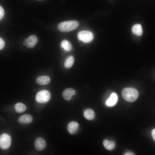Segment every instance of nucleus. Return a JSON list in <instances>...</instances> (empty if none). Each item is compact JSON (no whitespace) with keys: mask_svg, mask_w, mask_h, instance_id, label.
I'll return each instance as SVG.
<instances>
[{"mask_svg":"<svg viewBox=\"0 0 155 155\" xmlns=\"http://www.w3.org/2000/svg\"><path fill=\"white\" fill-rule=\"evenodd\" d=\"M139 92L135 89L132 88H126L123 89L122 96L126 101L133 102L139 96Z\"/></svg>","mask_w":155,"mask_h":155,"instance_id":"nucleus-1","label":"nucleus"},{"mask_svg":"<svg viewBox=\"0 0 155 155\" xmlns=\"http://www.w3.org/2000/svg\"><path fill=\"white\" fill-rule=\"evenodd\" d=\"M78 26L77 21L70 20L61 22L58 25V28L61 32H68L76 29Z\"/></svg>","mask_w":155,"mask_h":155,"instance_id":"nucleus-2","label":"nucleus"},{"mask_svg":"<svg viewBox=\"0 0 155 155\" xmlns=\"http://www.w3.org/2000/svg\"><path fill=\"white\" fill-rule=\"evenodd\" d=\"M51 97L50 92L48 90H43L37 93L36 96L35 100L38 102L44 103L48 102Z\"/></svg>","mask_w":155,"mask_h":155,"instance_id":"nucleus-3","label":"nucleus"},{"mask_svg":"<svg viewBox=\"0 0 155 155\" xmlns=\"http://www.w3.org/2000/svg\"><path fill=\"white\" fill-rule=\"evenodd\" d=\"M11 139L9 135L7 133H3L0 136V146L2 149L8 148L11 146Z\"/></svg>","mask_w":155,"mask_h":155,"instance_id":"nucleus-4","label":"nucleus"},{"mask_svg":"<svg viewBox=\"0 0 155 155\" xmlns=\"http://www.w3.org/2000/svg\"><path fill=\"white\" fill-rule=\"evenodd\" d=\"M78 39L85 43L91 42L93 38L92 33L88 31H82L79 32L78 35Z\"/></svg>","mask_w":155,"mask_h":155,"instance_id":"nucleus-5","label":"nucleus"},{"mask_svg":"<svg viewBox=\"0 0 155 155\" xmlns=\"http://www.w3.org/2000/svg\"><path fill=\"white\" fill-rule=\"evenodd\" d=\"M38 42L37 37L34 35L30 36L25 38L23 43L24 45L26 46L28 48H33Z\"/></svg>","mask_w":155,"mask_h":155,"instance_id":"nucleus-6","label":"nucleus"},{"mask_svg":"<svg viewBox=\"0 0 155 155\" xmlns=\"http://www.w3.org/2000/svg\"><path fill=\"white\" fill-rule=\"evenodd\" d=\"M118 100V97L117 94L115 92H113L106 101V105L108 106H113L116 104Z\"/></svg>","mask_w":155,"mask_h":155,"instance_id":"nucleus-7","label":"nucleus"},{"mask_svg":"<svg viewBox=\"0 0 155 155\" xmlns=\"http://www.w3.org/2000/svg\"><path fill=\"white\" fill-rule=\"evenodd\" d=\"M46 142L43 138L41 137L37 138L34 142V146L36 149L38 151L43 150L45 147Z\"/></svg>","mask_w":155,"mask_h":155,"instance_id":"nucleus-8","label":"nucleus"},{"mask_svg":"<svg viewBox=\"0 0 155 155\" xmlns=\"http://www.w3.org/2000/svg\"><path fill=\"white\" fill-rule=\"evenodd\" d=\"M75 91L72 88H68L65 89L63 92L62 96L66 100H69L71 98L72 96L75 94Z\"/></svg>","mask_w":155,"mask_h":155,"instance_id":"nucleus-9","label":"nucleus"},{"mask_svg":"<svg viewBox=\"0 0 155 155\" xmlns=\"http://www.w3.org/2000/svg\"><path fill=\"white\" fill-rule=\"evenodd\" d=\"M79 127V125L78 123L75 121H71L68 125L67 130L70 134H73L76 133Z\"/></svg>","mask_w":155,"mask_h":155,"instance_id":"nucleus-10","label":"nucleus"},{"mask_svg":"<svg viewBox=\"0 0 155 155\" xmlns=\"http://www.w3.org/2000/svg\"><path fill=\"white\" fill-rule=\"evenodd\" d=\"M36 82L39 85H46L50 82V78L49 77L47 76H41L37 78Z\"/></svg>","mask_w":155,"mask_h":155,"instance_id":"nucleus-11","label":"nucleus"},{"mask_svg":"<svg viewBox=\"0 0 155 155\" xmlns=\"http://www.w3.org/2000/svg\"><path fill=\"white\" fill-rule=\"evenodd\" d=\"M32 119V116L30 115L25 114L19 118L18 121L21 123L27 124L31 123Z\"/></svg>","mask_w":155,"mask_h":155,"instance_id":"nucleus-12","label":"nucleus"},{"mask_svg":"<svg viewBox=\"0 0 155 155\" xmlns=\"http://www.w3.org/2000/svg\"><path fill=\"white\" fill-rule=\"evenodd\" d=\"M131 30L133 33L137 36H140L143 33V30L140 24H136L133 25Z\"/></svg>","mask_w":155,"mask_h":155,"instance_id":"nucleus-13","label":"nucleus"},{"mask_svg":"<svg viewBox=\"0 0 155 155\" xmlns=\"http://www.w3.org/2000/svg\"><path fill=\"white\" fill-rule=\"evenodd\" d=\"M84 117L87 119L91 120L93 119L95 116L94 111L91 109H86L84 112Z\"/></svg>","mask_w":155,"mask_h":155,"instance_id":"nucleus-14","label":"nucleus"},{"mask_svg":"<svg viewBox=\"0 0 155 155\" xmlns=\"http://www.w3.org/2000/svg\"><path fill=\"white\" fill-rule=\"evenodd\" d=\"M103 144L105 148L108 150H113L115 146V143L113 141L105 140H104Z\"/></svg>","mask_w":155,"mask_h":155,"instance_id":"nucleus-15","label":"nucleus"},{"mask_svg":"<svg viewBox=\"0 0 155 155\" xmlns=\"http://www.w3.org/2000/svg\"><path fill=\"white\" fill-rule=\"evenodd\" d=\"M14 107L16 111L18 113H21L24 112L26 109V105L21 102L16 103Z\"/></svg>","mask_w":155,"mask_h":155,"instance_id":"nucleus-16","label":"nucleus"},{"mask_svg":"<svg viewBox=\"0 0 155 155\" xmlns=\"http://www.w3.org/2000/svg\"><path fill=\"white\" fill-rule=\"evenodd\" d=\"M61 46L66 51H70L72 49L71 44L66 40H63L61 43Z\"/></svg>","mask_w":155,"mask_h":155,"instance_id":"nucleus-17","label":"nucleus"},{"mask_svg":"<svg viewBox=\"0 0 155 155\" xmlns=\"http://www.w3.org/2000/svg\"><path fill=\"white\" fill-rule=\"evenodd\" d=\"M74 62V58L72 56H70L66 59L64 63V66L66 68H70L73 65Z\"/></svg>","mask_w":155,"mask_h":155,"instance_id":"nucleus-18","label":"nucleus"},{"mask_svg":"<svg viewBox=\"0 0 155 155\" xmlns=\"http://www.w3.org/2000/svg\"><path fill=\"white\" fill-rule=\"evenodd\" d=\"M4 10L1 6H0V20H1L3 16H4Z\"/></svg>","mask_w":155,"mask_h":155,"instance_id":"nucleus-19","label":"nucleus"},{"mask_svg":"<svg viewBox=\"0 0 155 155\" xmlns=\"http://www.w3.org/2000/svg\"><path fill=\"white\" fill-rule=\"evenodd\" d=\"M5 45V42L4 40L1 38H0V50H2L4 47Z\"/></svg>","mask_w":155,"mask_h":155,"instance_id":"nucleus-20","label":"nucleus"},{"mask_svg":"<svg viewBox=\"0 0 155 155\" xmlns=\"http://www.w3.org/2000/svg\"><path fill=\"white\" fill-rule=\"evenodd\" d=\"M152 135L154 140L155 141V129H153L152 131Z\"/></svg>","mask_w":155,"mask_h":155,"instance_id":"nucleus-21","label":"nucleus"},{"mask_svg":"<svg viewBox=\"0 0 155 155\" xmlns=\"http://www.w3.org/2000/svg\"><path fill=\"white\" fill-rule=\"evenodd\" d=\"M124 155H134V154L130 152H126L124 154Z\"/></svg>","mask_w":155,"mask_h":155,"instance_id":"nucleus-22","label":"nucleus"},{"mask_svg":"<svg viewBox=\"0 0 155 155\" xmlns=\"http://www.w3.org/2000/svg\"><path fill=\"white\" fill-rule=\"evenodd\" d=\"M38 1H41V0H38Z\"/></svg>","mask_w":155,"mask_h":155,"instance_id":"nucleus-23","label":"nucleus"}]
</instances>
